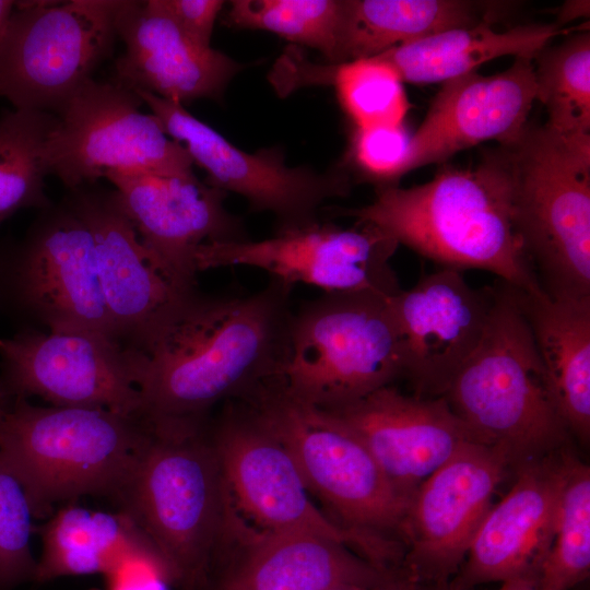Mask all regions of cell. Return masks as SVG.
<instances>
[{"label": "cell", "instance_id": "obj_1", "mask_svg": "<svg viewBox=\"0 0 590 590\" xmlns=\"http://www.w3.org/2000/svg\"><path fill=\"white\" fill-rule=\"evenodd\" d=\"M293 286L270 278L245 296L185 298L139 351H129L151 423L201 422L220 402L241 399L274 377Z\"/></svg>", "mask_w": 590, "mask_h": 590}, {"label": "cell", "instance_id": "obj_2", "mask_svg": "<svg viewBox=\"0 0 590 590\" xmlns=\"http://www.w3.org/2000/svg\"><path fill=\"white\" fill-rule=\"evenodd\" d=\"M334 214L373 224L441 267L485 270L523 293L544 291L517 228L499 146L472 168L445 166L422 185L377 187L369 204Z\"/></svg>", "mask_w": 590, "mask_h": 590}, {"label": "cell", "instance_id": "obj_3", "mask_svg": "<svg viewBox=\"0 0 590 590\" xmlns=\"http://www.w3.org/2000/svg\"><path fill=\"white\" fill-rule=\"evenodd\" d=\"M151 426L113 502L151 541L170 586L211 590L229 542L231 507L209 418Z\"/></svg>", "mask_w": 590, "mask_h": 590}, {"label": "cell", "instance_id": "obj_4", "mask_svg": "<svg viewBox=\"0 0 590 590\" xmlns=\"http://www.w3.org/2000/svg\"><path fill=\"white\" fill-rule=\"evenodd\" d=\"M510 469L569 446L570 433L522 312L518 291L500 281L482 338L442 396Z\"/></svg>", "mask_w": 590, "mask_h": 590}, {"label": "cell", "instance_id": "obj_5", "mask_svg": "<svg viewBox=\"0 0 590 590\" xmlns=\"http://www.w3.org/2000/svg\"><path fill=\"white\" fill-rule=\"evenodd\" d=\"M151 432L142 415L14 399L0 418V453L23 482L35 518H44L60 502L87 495L113 500Z\"/></svg>", "mask_w": 590, "mask_h": 590}, {"label": "cell", "instance_id": "obj_6", "mask_svg": "<svg viewBox=\"0 0 590 590\" xmlns=\"http://www.w3.org/2000/svg\"><path fill=\"white\" fill-rule=\"evenodd\" d=\"M499 149L517 228L543 290L590 296V137L528 122Z\"/></svg>", "mask_w": 590, "mask_h": 590}, {"label": "cell", "instance_id": "obj_7", "mask_svg": "<svg viewBox=\"0 0 590 590\" xmlns=\"http://www.w3.org/2000/svg\"><path fill=\"white\" fill-rule=\"evenodd\" d=\"M373 293H323L292 310L273 379L292 398L333 410L402 377L388 299Z\"/></svg>", "mask_w": 590, "mask_h": 590}, {"label": "cell", "instance_id": "obj_8", "mask_svg": "<svg viewBox=\"0 0 590 590\" xmlns=\"http://www.w3.org/2000/svg\"><path fill=\"white\" fill-rule=\"evenodd\" d=\"M294 459L310 495L358 534L398 542L408 507L363 440L331 413L273 379L243 398ZM402 544V543H400Z\"/></svg>", "mask_w": 590, "mask_h": 590}, {"label": "cell", "instance_id": "obj_9", "mask_svg": "<svg viewBox=\"0 0 590 590\" xmlns=\"http://www.w3.org/2000/svg\"><path fill=\"white\" fill-rule=\"evenodd\" d=\"M0 311L22 328L85 329L114 339L93 229L75 190L42 209L21 240L0 245Z\"/></svg>", "mask_w": 590, "mask_h": 590}, {"label": "cell", "instance_id": "obj_10", "mask_svg": "<svg viewBox=\"0 0 590 590\" xmlns=\"http://www.w3.org/2000/svg\"><path fill=\"white\" fill-rule=\"evenodd\" d=\"M209 432L231 510H238L252 522L247 530L314 533L358 551L379 568L397 564L399 550L394 543L353 532L312 504L294 459L245 400L225 402L217 420L209 422Z\"/></svg>", "mask_w": 590, "mask_h": 590}, {"label": "cell", "instance_id": "obj_11", "mask_svg": "<svg viewBox=\"0 0 590 590\" xmlns=\"http://www.w3.org/2000/svg\"><path fill=\"white\" fill-rule=\"evenodd\" d=\"M120 4L16 1L0 44V96L56 114L111 52Z\"/></svg>", "mask_w": 590, "mask_h": 590}, {"label": "cell", "instance_id": "obj_12", "mask_svg": "<svg viewBox=\"0 0 590 590\" xmlns=\"http://www.w3.org/2000/svg\"><path fill=\"white\" fill-rule=\"evenodd\" d=\"M125 85L90 79L55 114L49 173L70 190L115 173L192 174L187 151Z\"/></svg>", "mask_w": 590, "mask_h": 590}, {"label": "cell", "instance_id": "obj_13", "mask_svg": "<svg viewBox=\"0 0 590 590\" xmlns=\"http://www.w3.org/2000/svg\"><path fill=\"white\" fill-rule=\"evenodd\" d=\"M399 244L373 224L351 227L315 221L281 228L261 240L201 245L194 253L199 272L229 267L263 270L294 286L323 293H373L391 297L402 288L390 264Z\"/></svg>", "mask_w": 590, "mask_h": 590}, {"label": "cell", "instance_id": "obj_14", "mask_svg": "<svg viewBox=\"0 0 590 590\" xmlns=\"http://www.w3.org/2000/svg\"><path fill=\"white\" fill-rule=\"evenodd\" d=\"M34 396L54 406L141 415L130 353L98 331L22 328L0 338V399Z\"/></svg>", "mask_w": 590, "mask_h": 590}, {"label": "cell", "instance_id": "obj_15", "mask_svg": "<svg viewBox=\"0 0 590 590\" xmlns=\"http://www.w3.org/2000/svg\"><path fill=\"white\" fill-rule=\"evenodd\" d=\"M509 469L503 451L469 441L416 488L400 529L402 573L408 581L448 585Z\"/></svg>", "mask_w": 590, "mask_h": 590}, {"label": "cell", "instance_id": "obj_16", "mask_svg": "<svg viewBox=\"0 0 590 590\" xmlns=\"http://www.w3.org/2000/svg\"><path fill=\"white\" fill-rule=\"evenodd\" d=\"M133 92L165 133L206 173L208 184L241 196L253 211L272 213L279 220V229L317 221L326 201L345 197L350 191L349 177L342 172L287 166L278 149L246 152L184 105L148 92Z\"/></svg>", "mask_w": 590, "mask_h": 590}, {"label": "cell", "instance_id": "obj_17", "mask_svg": "<svg viewBox=\"0 0 590 590\" xmlns=\"http://www.w3.org/2000/svg\"><path fill=\"white\" fill-rule=\"evenodd\" d=\"M576 459L567 446L514 469L511 488L489 508L447 590H473L510 580L538 583Z\"/></svg>", "mask_w": 590, "mask_h": 590}, {"label": "cell", "instance_id": "obj_18", "mask_svg": "<svg viewBox=\"0 0 590 590\" xmlns=\"http://www.w3.org/2000/svg\"><path fill=\"white\" fill-rule=\"evenodd\" d=\"M398 333L402 377L416 396L442 397L477 346L493 287L474 288L463 271L442 267L388 299Z\"/></svg>", "mask_w": 590, "mask_h": 590}, {"label": "cell", "instance_id": "obj_19", "mask_svg": "<svg viewBox=\"0 0 590 590\" xmlns=\"http://www.w3.org/2000/svg\"><path fill=\"white\" fill-rule=\"evenodd\" d=\"M144 247L167 278L197 290L194 253L204 244L247 239L225 191L192 174L115 173L106 177Z\"/></svg>", "mask_w": 590, "mask_h": 590}, {"label": "cell", "instance_id": "obj_20", "mask_svg": "<svg viewBox=\"0 0 590 590\" xmlns=\"http://www.w3.org/2000/svg\"><path fill=\"white\" fill-rule=\"evenodd\" d=\"M76 191L93 229L101 288L114 339L141 350L176 307L197 290L172 282L144 247L115 189Z\"/></svg>", "mask_w": 590, "mask_h": 590}, {"label": "cell", "instance_id": "obj_21", "mask_svg": "<svg viewBox=\"0 0 590 590\" xmlns=\"http://www.w3.org/2000/svg\"><path fill=\"white\" fill-rule=\"evenodd\" d=\"M324 411L363 440L408 502L462 445L480 441L445 397L408 396L391 385Z\"/></svg>", "mask_w": 590, "mask_h": 590}, {"label": "cell", "instance_id": "obj_22", "mask_svg": "<svg viewBox=\"0 0 590 590\" xmlns=\"http://www.w3.org/2000/svg\"><path fill=\"white\" fill-rule=\"evenodd\" d=\"M534 101L533 59L527 57L492 75L474 71L444 82L412 133L405 174L486 141L514 142Z\"/></svg>", "mask_w": 590, "mask_h": 590}, {"label": "cell", "instance_id": "obj_23", "mask_svg": "<svg viewBox=\"0 0 590 590\" xmlns=\"http://www.w3.org/2000/svg\"><path fill=\"white\" fill-rule=\"evenodd\" d=\"M116 33L125 51L115 62L113 80L181 105L220 99L244 68L222 51L194 43L161 0H121Z\"/></svg>", "mask_w": 590, "mask_h": 590}, {"label": "cell", "instance_id": "obj_24", "mask_svg": "<svg viewBox=\"0 0 590 590\" xmlns=\"http://www.w3.org/2000/svg\"><path fill=\"white\" fill-rule=\"evenodd\" d=\"M245 542L220 564L211 590L397 589L408 580L385 570L350 546L307 532L234 531Z\"/></svg>", "mask_w": 590, "mask_h": 590}, {"label": "cell", "instance_id": "obj_25", "mask_svg": "<svg viewBox=\"0 0 590 590\" xmlns=\"http://www.w3.org/2000/svg\"><path fill=\"white\" fill-rule=\"evenodd\" d=\"M517 291L558 411L569 433L587 442L590 436V296Z\"/></svg>", "mask_w": 590, "mask_h": 590}, {"label": "cell", "instance_id": "obj_26", "mask_svg": "<svg viewBox=\"0 0 590 590\" xmlns=\"http://www.w3.org/2000/svg\"><path fill=\"white\" fill-rule=\"evenodd\" d=\"M564 30L555 23L519 25L504 32L488 22L452 27L393 47L378 56L404 82L432 84L474 72L481 64L505 56L533 59Z\"/></svg>", "mask_w": 590, "mask_h": 590}, {"label": "cell", "instance_id": "obj_27", "mask_svg": "<svg viewBox=\"0 0 590 590\" xmlns=\"http://www.w3.org/2000/svg\"><path fill=\"white\" fill-rule=\"evenodd\" d=\"M35 531L43 542L34 577L37 583L69 576L106 575L127 555L154 548L131 518L119 510L69 506Z\"/></svg>", "mask_w": 590, "mask_h": 590}, {"label": "cell", "instance_id": "obj_28", "mask_svg": "<svg viewBox=\"0 0 590 590\" xmlns=\"http://www.w3.org/2000/svg\"><path fill=\"white\" fill-rule=\"evenodd\" d=\"M269 79L276 93L284 96L307 85H333L357 129L403 123L411 107L397 71L376 57L316 64L295 49L287 50L276 60Z\"/></svg>", "mask_w": 590, "mask_h": 590}, {"label": "cell", "instance_id": "obj_29", "mask_svg": "<svg viewBox=\"0 0 590 590\" xmlns=\"http://www.w3.org/2000/svg\"><path fill=\"white\" fill-rule=\"evenodd\" d=\"M485 22L463 0H344L338 63L378 56L438 32Z\"/></svg>", "mask_w": 590, "mask_h": 590}, {"label": "cell", "instance_id": "obj_30", "mask_svg": "<svg viewBox=\"0 0 590 590\" xmlns=\"http://www.w3.org/2000/svg\"><path fill=\"white\" fill-rule=\"evenodd\" d=\"M56 122L55 114L33 109L14 108L0 117V225L20 210L51 204L45 177Z\"/></svg>", "mask_w": 590, "mask_h": 590}, {"label": "cell", "instance_id": "obj_31", "mask_svg": "<svg viewBox=\"0 0 590 590\" xmlns=\"http://www.w3.org/2000/svg\"><path fill=\"white\" fill-rule=\"evenodd\" d=\"M535 99L545 125L566 137H590V33L546 46L534 58Z\"/></svg>", "mask_w": 590, "mask_h": 590}, {"label": "cell", "instance_id": "obj_32", "mask_svg": "<svg viewBox=\"0 0 590 590\" xmlns=\"http://www.w3.org/2000/svg\"><path fill=\"white\" fill-rule=\"evenodd\" d=\"M344 0H235L225 22L229 26L274 33L318 50L337 64Z\"/></svg>", "mask_w": 590, "mask_h": 590}, {"label": "cell", "instance_id": "obj_33", "mask_svg": "<svg viewBox=\"0 0 590 590\" xmlns=\"http://www.w3.org/2000/svg\"><path fill=\"white\" fill-rule=\"evenodd\" d=\"M590 571V469L578 458L565 483L550 552L538 580L541 590H569Z\"/></svg>", "mask_w": 590, "mask_h": 590}, {"label": "cell", "instance_id": "obj_34", "mask_svg": "<svg viewBox=\"0 0 590 590\" xmlns=\"http://www.w3.org/2000/svg\"><path fill=\"white\" fill-rule=\"evenodd\" d=\"M31 497L0 453V590L34 581L37 560L31 548L35 528Z\"/></svg>", "mask_w": 590, "mask_h": 590}, {"label": "cell", "instance_id": "obj_35", "mask_svg": "<svg viewBox=\"0 0 590 590\" xmlns=\"http://www.w3.org/2000/svg\"><path fill=\"white\" fill-rule=\"evenodd\" d=\"M411 137L403 123L356 128L351 156L365 177L390 186L405 174Z\"/></svg>", "mask_w": 590, "mask_h": 590}, {"label": "cell", "instance_id": "obj_36", "mask_svg": "<svg viewBox=\"0 0 590 590\" xmlns=\"http://www.w3.org/2000/svg\"><path fill=\"white\" fill-rule=\"evenodd\" d=\"M104 576L106 590H166L170 585L166 567L154 548L127 555Z\"/></svg>", "mask_w": 590, "mask_h": 590}, {"label": "cell", "instance_id": "obj_37", "mask_svg": "<svg viewBox=\"0 0 590 590\" xmlns=\"http://www.w3.org/2000/svg\"><path fill=\"white\" fill-rule=\"evenodd\" d=\"M161 2L188 37L200 46L211 47L213 27L224 1L161 0Z\"/></svg>", "mask_w": 590, "mask_h": 590}, {"label": "cell", "instance_id": "obj_38", "mask_svg": "<svg viewBox=\"0 0 590 590\" xmlns=\"http://www.w3.org/2000/svg\"><path fill=\"white\" fill-rule=\"evenodd\" d=\"M586 15H589V1H567L562 5L555 24L562 28L565 23Z\"/></svg>", "mask_w": 590, "mask_h": 590}, {"label": "cell", "instance_id": "obj_39", "mask_svg": "<svg viewBox=\"0 0 590 590\" xmlns=\"http://www.w3.org/2000/svg\"><path fill=\"white\" fill-rule=\"evenodd\" d=\"M15 5L16 1L0 0V44Z\"/></svg>", "mask_w": 590, "mask_h": 590}, {"label": "cell", "instance_id": "obj_40", "mask_svg": "<svg viewBox=\"0 0 590 590\" xmlns=\"http://www.w3.org/2000/svg\"><path fill=\"white\" fill-rule=\"evenodd\" d=\"M497 590H541L536 582L527 580H510L503 582Z\"/></svg>", "mask_w": 590, "mask_h": 590}, {"label": "cell", "instance_id": "obj_41", "mask_svg": "<svg viewBox=\"0 0 590 590\" xmlns=\"http://www.w3.org/2000/svg\"><path fill=\"white\" fill-rule=\"evenodd\" d=\"M400 590H447V586L439 587V586H434V585H420V583L406 582L402 586Z\"/></svg>", "mask_w": 590, "mask_h": 590}, {"label": "cell", "instance_id": "obj_42", "mask_svg": "<svg viewBox=\"0 0 590 590\" xmlns=\"http://www.w3.org/2000/svg\"><path fill=\"white\" fill-rule=\"evenodd\" d=\"M406 583V582H405ZM402 588V586L400 588H397V589H359V588H341V589H332V590H400Z\"/></svg>", "mask_w": 590, "mask_h": 590}, {"label": "cell", "instance_id": "obj_43", "mask_svg": "<svg viewBox=\"0 0 590 590\" xmlns=\"http://www.w3.org/2000/svg\"><path fill=\"white\" fill-rule=\"evenodd\" d=\"M5 403H7L5 401L0 399V418H1V415H2Z\"/></svg>", "mask_w": 590, "mask_h": 590}, {"label": "cell", "instance_id": "obj_44", "mask_svg": "<svg viewBox=\"0 0 590 590\" xmlns=\"http://www.w3.org/2000/svg\"><path fill=\"white\" fill-rule=\"evenodd\" d=\"M91 590H96V589H91Z\"/></svg>", "mask_w": 590, "mask_h": 590}]
</instances>
